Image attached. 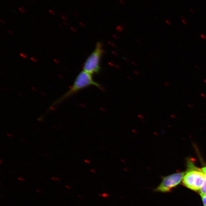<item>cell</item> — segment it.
I'll return each mask as SVG.
<instances>
[{
	"label": "cell",
	"instance_id": "cell-1",
	"mask_svg": "<svg viewBox=\"0 0 206 206\" xmlns=\"http://www.w3.org/2000/svg\"><path fill=\"white\" fill-rule=\"evenodd\" d=\"M93 75L83 70L77 76L74 84L69 90L55 100L52 104V107L57 106L80 90L90 86H95L102 90L103 87L99 83L93 80Z\"/></svg>",
	"mask_w": 206,
	"mask_h": 206
},
{
	"label": "cell",
	"instance_id": "cell-2",
	"mask_svg": "<svg viewBox=\"0 0 206 206\" xmlns=\"http://www.w3.org/2000/svg\"><path fill=\"white\" fill-rule=\"evenodd\" d=\"M205 181V174L195 166L192 160L187 162V170L183 179V183L192 190H199Z\"/></svg>",
	"mask_w": 206,
	"mask_h": 206
},
{
	"label": "cell",
	"instance_id": "cell-3",
	"mask_svg": "<svg viewBox=\"0 0 206 206\" xmlns=\"http://www.w3.org/2000/svg\"><path fill=\"white\" fill-rule=\"evenodd\" d=\"M103 53V44L100 42H97L93 52L83 64V70L92 75L99 74L101 69L100 63Z\"/></svg>",
	"mask_w": 206,
	"mask_h": 206
},
{
	"label": "cell",
	"instance_id": "cell-4",
	"mask_svg": "<svg viewBox=\"0 0 206 206\" xmlns=\"http://www.w3.org/2000/svg\"><path fill=\"white\" fill-rule=\"evenodd\" d=\"M185 172H180L165 177L160 185L154 190L155 192H166L179 185L181 181Z\"/></svg>",
	"mask_w": 206,
	"mask_h": 206
},
{
	"label": "cell",
	"instance_id": "cell-5",
	"mask_svg": "<svg viewBox=\"0 0 206 206\" xmlns=\"http://www.w3.org/2000/svg\"><path fill=\"white\" fill-rule=\"evenodd\" d=\"M199 192L201 196H206V181L204 182V185L199 190Z\"/></svg>",
	"mask_w": 206,
	"mask_h": 206
},
{
	"label": "cell",
	"instance_id": "cell-6",
	"mask_svg": "<svg viewBox=\"0 0 206 206\" xmlns=\"http://www.w3.org/2000/svg\"><path fill=\"white\" fill-rule=\"evenodd\" d=\"M202 197V200L204 205L206 206V196H201Z\"/></svg>",
	"mask_w": 206,
	"mask_h": 206
},
{
	"label": "cell",
	"instance_id": "cell-7",
	"mask_svg": "<svg viewBox=\"0 0 206 206\" xmlns=\"http://www.w3.org/2000/svg\"><path fill=\"white\" fill-rule=\"evenodd\" d=\"M18 9L22 13H25V8H23V7H20V8H18Z\"/></svg>",
	"mask_w": 206,
	"mask_h": 206
},
{
	"label": "cell",
	"instance_id": "cell-8",
	"mask_svg": "<svg viewBox=\"0 0 206 206\" xmlns=\"http://www.w3.org/2000/svg\"><path fill=\"white\" fill-rule=\"evenodd\" d=\"M201 169L202 172L206 174V166L205 167L202 168Z\"/></svg>",
	"mask_w": 206,
	"mask_h": 206
},
{
	"label": "cell",
	"instance_id": "cell-9",
	"mask_svg": "<svg viewBox=\"0 0 206 206\" xmlns=\"http://www.w3.org/2000/svg\"><path fill=\"white\" fill-rule=\"evenodd\" d=\"M119 2L122 5H125V2H124L123 0H119Z\"/></svg>",
	"mask_w": 206,
	"mask_h": 206
},
{
	"label": "cell",
	"instance_id": "cell-10",
	"mask_svg": "<svg viewBox=\"0 0 206 206\" xmlns=\"http://www.w3.org/2000/svg\"><path fill=\"white\" fill-rule=\"evenodd\" d=\"M182 22L185 25H186L187 24V21L185 19H184V18L183 19H182Z\"/></svg>",
	"mask_w": 206,
	"mask_h": 206
},
{
	"label": "cell",
	"instance_id": "cell-11",
	"mask_svg": "<svg viewBox=\"0 0 206 206\" xmlns=\"http://www.w3.org/2000/svg\"><path fill=\"white\" fill-rule=\"evenodd\" d=\"M49 12L51 13V14H52L53 15L55 14V12H54V11H52V10H49Z\"/></svg>",
	"mask_w": 206,
	"mask_h": 206
},
{
	"label": "cell",
	"instance_id": "cell-12",
	"mask_svg": "<svg viewBox=\"0 0 206 206\" xmlns=\"http://www.w3.org/2000/svg\"><path fill=\"white\" fill-rule=\"evenodd\" d=\"M166 22L168 25H170L171 24V22L168 20H166Z\"/></svg>",
	"mask_w": 206,
	"mask_h": 206
},
{
	"label": "cell",
	"instance_id": "cell-13",
	"mask_svg": "<svg viewBox=\"0 0 206 206\" xmlns=\"http://www.w3.org/2000/svg\"><path fill=\"white\" fill-rule=\"evenodd\" d=\"M190 11H191V12H192V13H194V10L193 9H191H191H190Z\"/></svg>",
	"mask_w": 206,
	"mask_h": 206
},
{
	"label": "cell",
	"instance_id": "cell-14",
	"mask_svg": "<svg viewBox=\"0 0 206 206\" xmlns=\"http://www.w3.org/2000/svg\"><path fill=\"white\" fill-rule=\"evenodd\" d=\"M66 188H68V189H70V188H71L70 187H69L68 185H66Z\"/></svg>",
	"mask_w": 206,
	"mask_h": 206
},
{
	"label": "cell",
	"instance_id": "cell-15",
	"mask_svg": "<svg viewBox=\"0 0 206 206\" xmlns=\"http://www.w3.org/2000/svg\"><path fill=\"white\" fill-rule=\"evenodd\" d=\"M18 179H19V180H21V181H23V180H24V179H22V178H18Z\"/></svg>",
	"mask_w": 206,
	"mask_h": 206
},
{
	"label": "cell",
	"instance_id": "cell-16",
	"mask_svg": "<svg viewBox=\"0 0 206 206\" xmlns=\"http://www.w3.org/2000/svg\"><path fill=\"white\" fill-rule=\"evenodd\" d=\"M205 180L206 181V174H205Z\"/></svg>",
	"mask_w": 206,
	"mask_h": 206
},
{
	"label": "cell",
	"instance_id": "cell-17",
	"mask_svg": "<svg viewBox=\"0 0 206 206\" xmlns=\"http://www.w3.org/2000/svg\"><path fill=\"white\" fill-rule=\"evenodd\" d=\"M32 1H34V0H31Z\"/></svg>",
	"mask_w": 206,
	"mask_h": 206
}]
</instances>
